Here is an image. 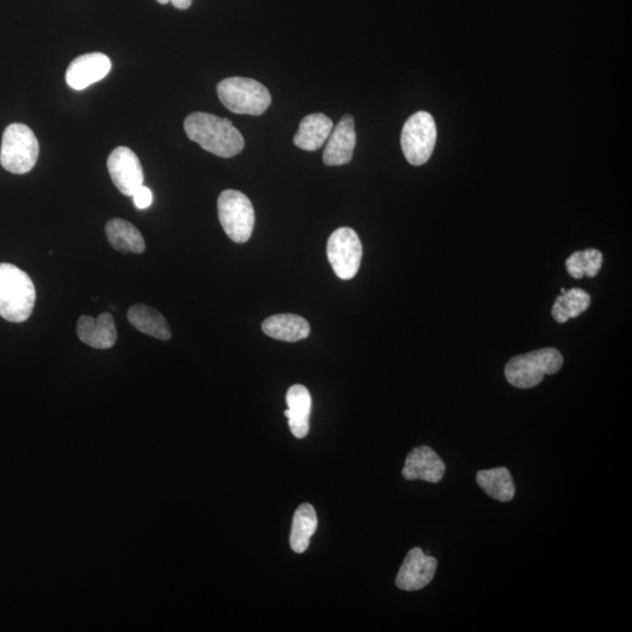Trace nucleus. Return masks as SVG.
<instances>
[{
  "label": "nucleus",
  "mask_w": 632,
  "mask_h": 632,
  "mask_svg": "<svg viewBox=\"0 0 632 632\" xmlns=\"http://www.w3.org/2000/svg\"><path fill=\"white\" fill-rule=\"evenodd\" d=\"M184 130L191 141L219 157L236 156L245 147L244 137L233 123L216 115L190 114L184 121Z\"/></svg>",
  "instance_id": "nucleus-1"
},
{
  "label": "nucleus",
  "mask_w": 632,
  "mask_h": 632,
  "mask_svg": "<svg viewBox=\"0 0 632 632\" xmlns=\"http://www.w3.org/2000/svg\"><path fill=\"white\" fill-rule=\"evenodd\" d=\"M446 470L443 459L437 453L429 448V446H418L412 450L402 470V476L405 480H423L436 484L441 482Z\"/></svg>",
  "instance_id": "nucleus-12"
},
{
  "label": "nucleus",
  "mask_w": 632,
  "mask_h": 632,
  "mask_svg": "<svg viewBox=\"0 0 632 632\" xmlns=\"http://www.w3.org/2000/svg\"><path fill=\"white\" fill-rule=\"evenodd\" d=\"M109 175L122 195L133 197L144 182V174L139 157L132 149L119 147L112 151L107 161Z\"/></svg>",
  "instance_id": "nucleus-9"
},
{
  "label": "nucleus",
  "mask_w": 632,
  "mask_h": 632,
  "mask_svg": "<svg viewBox=\"0 0 632 632\" xmlns=\"http://www.w3.org/2000/svg\"><path fill=\"white\" fill-rule=\"evenodd\" d=\"M286 402L288 409L285 416L292 434L301 439L309 432V416L312 410V397L308 389L301 384H295L287 391Z\"/></svg>",
  "instance_id": "nucleus-15"
},
{
  "label": "nucleus",
  "mask_w": 632,
  "mask_h": 632,
  "mask_svg": "<svg viewBox=\"0 0 632 632\" xmlns=\"http://www.w3.org/2000/svg\"><path fill=\"white\" fill-rule=\"evenodd\" d=\"M561 292L562 295L556 299L552 309L553 318L559 324H565L569 319L577 318L592 304L590 294L581 288H572L569 291L562 288Z\"/></svg>",
  "instance_id": "nucleus-22"
},
{
  "label": "nucleus",
  "mask_w": 632,
  "mask_h": 632,
  "mask_svg": "<svg viewBox=\"0 0 632 632\" xmlns=\"http://www.w3.org/2000/svg\"><path fill=\"white\" fill-rule=\"evenodd\" d=\"M39 142L32 130L22 123H12L5 129L0 148V164L9 173L24 175L36 166Z\"/></svg>",
  "instance_id": "nucleus-5"
},
{
  "label": "nucleus",
  "mask_w": 632,
  "mask_h": 632,
  "mask_svg": "<svg viewBox=\"0 0 632 632\" xmlns=\"http://www.w3.org/2000/svg\"><path fill=\"white\" fill-rule=\"evenodd\" d=\"M362 244L353 229L341 228L328 239L327 256L333 271L342 280L353 279L360 270Z\"/></svg>",
  "instance_id": "nucleus-8"
},
{
  "label": "nucleus",
  "mask_w": 632,
  "mask_h": 632,
  "mask_svg": "<svg viewBox=\"0 0 632 632\" xmlns=\"http://www.w3.org/2000/svg\"><path fill=\"white\" fill-rule=\"evenodd\" d=\"M79 339L89 347L95 349L112 348L118 340L113 316L102 313L98 318L84 315L78 321L77 328Z\"/></svg>",
  "instance_id": "nucleus-14"
},
{
  "label": "nucleus",
  "mask_w": 632,
  "mask_h": 632,
  "mask_svg": "<svg viewBox=\"0 0 632 632\" xmlns=\"http://www.w3.org/2000/svg\"><path fill=\"white\" fill-rule=\"evenodd\" d=\"M263 332L272 339L298 342L308 338L311 327L300 315L277 314L263 322Z\"/></svg>",
  "instance_id": "nucleus-17"
},
{
  "label": "nucleus",
  "mask_w": 632,
  "mask_h": 632,
  "mask_svg": "<svg viewBox=\"0 0 632 632\" xmlns=\"http://www.w3.org/2000/svg\"><path fill=\"white\" fill-rule=\"evenodd\" d=\"M219 100L230 112L259 116L271 106L272 98L263 84L249 78H229L217 85Z\"/></svg>",
  "instance_id": "nucleus-4"
},
{
  "label": "nucleus",
  "mask_w": 632,
  "mask_h": 632,
  "mask_svg": "<svg viewBox=\"0 0 632 632\" xmlns=\"http://www.w3.org/2000/svg\"><path fill=\"white\" fill-rule=\"evenodd\" d=\"M157 2L162 5H167L168 3H170V0H157Z\"/></svg>",
  "instance_id": "nucleus-26"
},
{
  "label": "nucleus",
  "mask_w": 632,
  "mask_h": 632,
  "mask_svg": "<svg viewBox=\"0 0 632 632\" xmlns=\"http://www.w3.org/2000/svg\"><path fill=\"white\" fill-rule=\"evenodd\" d=\"M36 305V288L29 274L17 266L0 264V316L15 324L30 318Z\"/></svg>",
  "instance_id": "nucleus-2"
},
{
  "label": "nucleus",
  "mask_w": 632,
  "mask_h": 632,
  "mask_svg": "<svg viewBox=\"0 0 632 632\" xmlns=\"http://www.w3.org/2000/svg\"><path fill=\"white\" fill-rule=\"evenodd\" d=\"M106 235L113 249L122 253L140 254L146 250L141 232L132 223L115 218L106 225Z\"/></svg>",
  "instance_id": "nucleus-18"
},
{
  "label": "nucleus",
  "mask_w": 632,
  "mask_h": 632,
  "mask_svg": "<svg viewBox=\"0 0 632 632\" xmlns=\"http://www.w3.org/2000/svg\"><path fill=\"white\" fill-rule=\"evenodd\" d=\"M437 141V127L428 112L411 115L402 130L403 154L412 166H423L430 160Z\"/></svg>",
  "instance_id": "nucleus-7"
},
{
  "label": "nucleus",
  "mask_w": 632,
  "mask_h": 632,
  "mask_svg": "<svg viewBox=\"0 0 632 632\" xmlns=\"http://www.w3.org/2000/svg\"><path fill=\"white\" fill-rule=\"evenodd\" d=\"M318 528V517L315 508L311 504H302L295 511L290 544L293 552L305 553L309 547V542Z\"/></svg>",
  "instance_id": "nucleus-21"
},
{
  "label": "nucleus",
  "mask_w": 632,
  "mask_h": 632,
  "mask_svg": "<svg viewBox=\"0 0 632 632\" xmlns=\"http://www.w3.org/2000/svg\"><path fill=\"white\" fill-rule=\"evenodd\" d=\"M128 320L140 332L163 341L171 339L168 321L155 308L147 305H135L129 309Z\"/></svg>",
  "instance_id": "nucleus-19"
},
{
  "label": "nucleus",
  "mask_w": 632,
  "mask_h": 632,
  "mask_svg": "<svg viewBox=\"0 0 632 632\" xmlns=\"http://www.w3.org/2000/svg\"><path fill=\"white\" fill-rule=\"evenodd\" d=\"M170 3L178 10H187L190 8L192 0H170Z\"/></svg>",
  "instance_id": "nucleus-25"
},
{
  "label": "nucleus",
  "mask_w": 632,
  "mask_h": 632,
  "mask_svg": "<svg viewBox=\"0 0 632 632\" xmlns=\"http://www.w3.org/2000/svg\"><path fill=\"white\" fill-rule=\"evenodd\" d=\"M476 479L487 496L494 500L508 503L515 496L512 474L506 467L479 471Z\"/></svg>",
  "instance_id": "nucleus-20"
},
{
  "label": "nucleus",
  "mask_w": 632,
  "mask_h": 632,
  "mask_svg": "<svg viewBox=\"0 0 632 632\" xmlns=\"http://www.w3.org/2000/svg\"><path fill=\"white\" fill-rule=\"evenodd\" d=\"M356 146L355 121L345 115L328 137L324 162L328 167L343 166L352 161Z\"/></svg>",
  "instance_id": "nucleus-13"
},
{
  "label": "nucleus",
  "mask_w": 632,
  "mask_h": 632,
  "mask_svg": "<svg viewBox=\"0 0 632 632\" xmlns=\"http://www.w3.org/2000/svg\"><path fill=\"white\" fill-rule=\"evenodd\" d=\"M562 364L563 357L558 349H539L513 357L506 364L505 376L513 387L530 389L539 386L546 375L558 373Z\"/></svg>",
  "instance_id": "nucleus-3"
},
{
  "label": "nucleus",
  "mask_w": 632,
  "mask_h": 632,
  "mask_svg": "<svg viewBox=\"0 0 632 632\" xmlns=\"http://www.w3.org/2000/svg\"><path fill=\"white\" fill-rule=\"evenodd\" d=\"M133 198L136 208L140 210L148 209L153 204V192L144 185L136 190Z\"/></svg>",
  "instance_id": "nucleus-24"
},
{
  "label": "nucleus",
  "mask_w": 632,
  "mask_h": 632,
  "mask_svg": "<svg viewBox=\"0 0 632 632\" xmlns=\"http://www.w3.org/2000/svg\"><path fill=\"white\" fill-rule=\"evenodd\" d=\"M438 566L434 556L425 555L421 548H412L396 577V586L404 592H416L430 585Z\"/></svg>",
  "instance_id": "nucleus-10"
},
{
  "label": "nucleus",
  "mask_w": 632,
  "mask_h": 632,
  "mask_svg": "<svg viewBox=\"0 0 632 632\" xmlns=\"http://www.w3.org/2000/svg\"><path fill=\"white\" fill-rule=\"evenodd\" d=\"M218 216L226 235L237 244L249 242L254 222L253 205L243 192L225 190L218 198Z\"/></svg>",
  "instance_id": "nucleus-6"
},
{
  "label": "nucleus",
  "mask_w": 632,
  "mask_h": 632,
  "mask_svg": "<svg viewBox=\"0 0 632 632\" xmlns=\"http://www.w3.org/2000/svg\"><path fill=\"white\" fill-rule=\"evenodd\" d=\"M112 63L106 54L89 53L74 59L67 68V85L74 91H84L87 87L107 77Z\"/></svg>",
  "instance_id": "nucleus-11"
},
{
  "label": "nucleus",
  "mask_w": 632,
  "mask_h": 632,
  "mask_svg": "<svg viewBox=\"0 0 632 632\" xmlns=\"http://www.w3.org/2000/svg\"><path fill=\"white\" fill-rule=\"evenodd\" d=\"M333 128V121L325 114L307 115L300 122L299 132L294 136V144L302 150H318L324 146Z\"/></svg>",
  "instance_id": "nucleus-16"
},
{
  "label": "nucleus",
  "mask_w": 632,
  "mask_h": 632,
  "mask_svg": "<svg viewBox=\"0 0 632 632\" xmlns=\"http://www.w3.org/2000/svg\"><path fill=\"white\" fill-rule=\"evenodd\" d=\"M602 264L603 254L595 249L577 251L566 261L567 271L574 279L595 278Z\"/></svg>",
  "instance_id": "nucleus-23"
}]
</instances>
